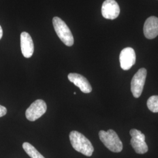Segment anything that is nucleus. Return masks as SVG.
<instances>
[{
    "label": "nucleus",
    "instance_id": "ddd939ff",
    "mask_svg": "<svg viewBox=\"0 0 158 158\" xmlns=\"http://www.w3.org/2000/svg\"><path fill=\"white\" fill-rule=\"evenodd\" d=\"M147 106L153 113H158V96H152L149 98Z\"/></svg>",
    "mask_w": 158,
    "mask_h": 158
},
{
    "label": "nucleus",
    "instance_id": "f257e3e1",
    "mask_svg": "<svg viewBox=\"0 0 158 158\" xmlns=\"http://www.w3.org/2000/svg\"><path fill=\"white\" fill-rule=\"evenodd\" d=\"M71 144L74 149L85 156H91L94 152V148L91 142L82 134L73 131L69 134Z\"/></svg>",
    "mask_w": 158,
    "mask_h": 158
},
{
    "label": "nucleus",
    "instance_id": "0eeeda50",
    "mask_svg": "<svg viewBox=\"0 0 158 158\" xmlns=\"http://www.w3.org/2000/svg\"><path fill=\"white\" fill-rule=\"evenodd\" d=\"M136 62L135 51L132 48H125L123 49L119 55L120 66L124 70H130Z\"/></svg>",
    "mask_w": 158,
    "mask_h": 158
},
{
    "label": "nucleus",
    "instance_id": "f03ea898",
    "mask_svg": "<svg viewBox=\"0 0 158 158\" xmlns=\"http://www.w3.org/2000/svg\"><path fill=\"white\" fill-rule=\"evenodd\" d=\"M99 138L105 147L113 152L118 153L122 151L123 145L117 133L113 130L107 131H100Z\"/></svg>",
    "mask_w": 158,
    "mask_h": 158
},
{
    "label": "nucleus",
    "instance_id": "2eb2a0df",
    "mask_svg": "<svg viewBox=\"0 0 158 158\" xmlns=\"http://www.w3.org/2000/svg\"><path fill=\"white\" fill-rule=\"evenodd\" d=\"M2 35H3V31H2V27H1V25H0V40L2 38Z\"/></svg>",
    "mask_w": 158,
    "mask_h": 158
},
{
    "label": "nucleus",
    "instance_id": "20e7f679",
    "mask_svg": "<svg viewBox=\"0 0 158 158\" xmlns=\"http://www.w3.org/2000/svg\"><path fill=\"white\" fill-rule=\"evenodd\" d=\"M146 69L141 68L135 74L131 83V92L135 98H139L141 95L147 77Z\"/></svg>",
    "mask_w": 158,
    "mask_h": 158
},
{
    "label": "nucleus",
    "instance_id": "6e6552de",
    "mask_svg": "<svg viewBox=\"0 0 158 158\" xmlns=\"http://www.w3.org/2000/svg\"><path fill=\"white\" fill-rule=\"evenodd\" d=\"M120 8L115 0H106L102 7V15L106 19H114L118 17Z\"/></svg>",
    "mask_w": 158,
    "mask_h": 158
},
{
    "label": "nucleus",
    "instance_id": "7ed1b4c3",
    "mask_svg": "<svg viewBox=\"0 0 158 158\" xmlns=\"http://www.w3.org/2000/svg\"><path fill=\"white\" fill-rule=\"evenodd\" d=\"M53 25L58 37L63 43L68 46L74 44L73 36L66 23L59 17L53 18Z\"/></svg>",
    "mask_w": 158,
    "mask_h": 158
},
{
    "label": "nucleus",
    "instance_id": "9d476101",
    "mask_svg": "<svg viewBox=\"0 0 158 158\" xmlns=\"http://www.w3.org/2000/svg\"><path fill=\"white\" fill-rule=\"evenodd\" d=\"M143 34L147 39L152 40L158 35V18L149 17L143 26Z\"/></svg>",
    "mask_w": 158,
    "mask_h": 158
},
{
    "label": "nucleus",
    "instance_id": "9b49d317",
    "mask_svg": "<svg viewBox=\"0 0 158 158\" xmlns=\"http://www.w3.org/2000/svg\"><path fill=\"white\" fill-rule=\"evenodd\" d=\"M21 49L23 56L29 58L32 56L34 52V45L31 35L26 32L21 34Z\"/></svg>",
    "mask_w": 158,
    "mask_h": 158
},
{
    "label": "nucleus",
    "instance_id": "39448f33",
    "mask_svg": "<svg viewBox=\"0 0 158 158\" xmlns=\"http://www.w3.org/2000/svg\"><path fill=\"white\" fill-rule=\"evenodd\" d=\"M130 135L132 136L131 144L136 153L139 154H144L148 151V147L145 141V136L141 131L136 129L130 131Z\"/></svg>",
    "mask_w": 158,
    "mask_h": 158
},
{
    "label": "nucleus",
    "instance_id": "423d86ee",
    "mask_svg": "<svg viewBox=\"0 0 158 158\" xmlns=\"http://www.w3.org/2000/svg\"><path fill=\"white\" fill-rule=\"evenodd\" d=\"M47 106L42 100H37L31 104L26 110V118L30 121H35L41 117L46 111Z\"/></svg>",
    "mask_w": 158,
    "mask_h": 158
},
{
    "label": "nucleus",
    "instance_id": "f8f14e48",
    "mask_svg": "<svg viewBox=\"0 0 158 158\" xmlns=\"http://www.w3.org/2000/svg\"><path fill=\"white\" fill-rule=\"evenodd\" d=\"M23 149L31 158H45L36 149L28 142H24L23 145Z\"/></svg>",
    "mask_w": 158,
    "mask_h": 158
},
{
    "label": "nucleus",
    "instance_id": "4468645a",
    "mask_svg": "<svg viewBox=\"0 0 158 158\" xmlns=\"http://www.w3.org/2000/svg\"><path fill=\"white\" fill-rule=\"evenodd\" d=\"M7 112L6 108L5 107L0 105V117L4 116Z\"/></svg>",
    "mask_w": 158,
    "mask_h": 158
},
{
    "label": "nucleus",
    "instance_id": "1a4fd4ad",
    "mask_svg": "<svg viewBox=\"0 0 158 158\" xmlns=\"http://www.w3.org/2000/svg\"><path fill=\"white\" fill-rule=\"evenodd\" d=\"M68 79L84 93H90L92 87L87 79L82 75L78 73H70L68 74Z\"/></svg>",
    "mask_w": 158,
    "mask_h": 158
}]
</instances>
